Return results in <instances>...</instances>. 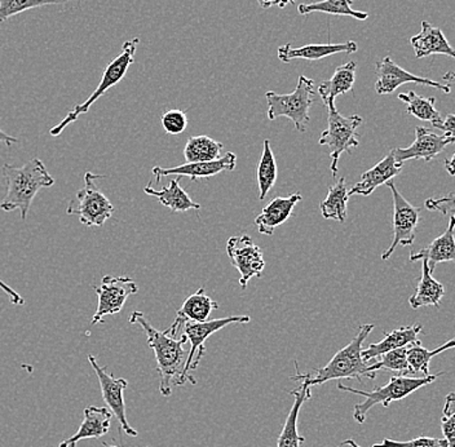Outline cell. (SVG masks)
<instances>
[{
	"instance_id": "obj_4",
	"label": "cell",
	"mask_w": 455,
	"mask_h": 447,
	"mask_svg": "<svg viewBox=\"0 0 455 447\" xmlns=\"http://www.w3.org/2000/svg\"><path fill=\"white\" fill-rule=\"evenodd\" d=\"M445 372H437L435 375H428L423 378H411L406 375H398L392 377L391 380L386 386L375 388L374 391L365 392L358 391L352 387L344 386L343 383H338V389L341 392L354 393V395H363L365 400L355 406L354 418L357 423L363 424L366 420V415L370 410L375 405H382L388 407L394 401L403 400V398L411 395V393L417 392L418 389L436 381L437 379L443 377Z\"/></svg>"
},
{
	"instance_id": "obj_51",
	"label": "cell",
	"mask_w": 455,
	"mask_h": 447,
	"mask_svg": "<svg viewBox=\"0 0 455 447\" xmlns=\"http://www.w3.org/2000/svg\"><path fill=\"white\" fill-rule=\"evenodd\" d=\"M104 447H119V446L104 445ZM145 447H150V446H145Z\"/></svg>"
},
{
	"instance_id": "obj_41",
	"label": "cell",
	"mask_w": 455,
	"mask_h": 447,
	"mask_svg": "<svg viewBox=\"0 0 455 447\" xmlns=\"http://www.w3.org/2000/svg\"><path fill=\"white\" fill-rule=\"evenodd\" d=\"M432 126L443 131V136L455 138V114H448L446 118L441 119V121L436 122Z\"/></svg>"
},
{
	"instance_id": "obj_31",
	"label": "cell",
	"mask_w": 455,
	"mask_h": 447,
	"mask_svg": "<svg viewBox=\"0 0 455 447\" xmlns=\"http://www.w3.org/2000/svg\"><path fill=\"white\" fill-rule=\"evenodd\" d=\"M354 0H323V2L312 3V4H301L298 7V12L303 16L320 12L332 14V16L354 17L360 21L369 19L368 12H361L352 8Z\"/></svg>"
},
{
	"instance_id": "obj_40",
	"label": "cell",
	"mask_w": 455,
	"mask_h": 447,
	"mask_svg": "<svg viewBox=\"0 0 455 447\" xmlns=\"http://www.w3.org/2000/svg\"><path fill=\"white\" fill-rule=\"evenodd\" d=\"M441 428H443V440L448 443V447H455V414L451 417H443Z\"/></svg>"
},
{
	"instance_id": "obj_47",
	"label": "cell",
	"mask_w": 455,
	"mask_h": 447,
	"mask_svg": "<svg viewBox=\"0 0 455 447\" xmlns=\"http://www.w3.org/2000/svg\"><path fill=\"white\" fill-rule=\"evenodd\" d=\"M443 81L451 82V84H455V71H448V73L443 76Z\"/></svg>"
},
{
	"instance_id": "obj_13",
	"label": "cell",
	"mask_w": 455,
	"mask_h": 447,
	"mask_svg": "<svg viewBox=\"0 0 455 447\" xmlns=\"http://www.w3.org/2000/svg\"><path fill=\"white\" fill-rule=\"evenodd\" d=\"M88 361H90L93 371L98 375L102 398H104L108 409L112 411L114 417L121 424L122 431L127 435H131V437H136L139 435L138 431H135L127 420L126 403H124V395L128 387L126 379L114 378L112 374L107 371V367L100 366L92 355H88Z\"/></svg>"
},
{
	"instance_id": "obj_6",
	"label": "cell",
	"mask_w": 455,
	"mask_h": 447,
	"mask_svg": "<svg viewBox=\"0 0 455 447\" xmlns=\"http://www.w3.org/2000/svg\"><path fill=\"white\" fill-rule=\"evenodd\" d=\"M326 105L327 128L321 133L318 144L326 145L329 148L330 158H331L332 176L338 173V164L343 153H352L354 148H357L358 141L357 128L363 124V118L360 116H344L338 112L334 100L323 101Z\"/></svg>"
},
{
	"instance_id": "obj_22",
	"label": "cell",
	"mask_w": 455,
	"mask_h": 447,
	"mask_svg": "<svg viewBox=\"0 0 455 447\" xmlns=\"http://www.w3.org/2000/svg\"><path fill=\"white\" fill-rule=\"evenodd\" d=\"M422 331V324L415 323L412 326L400 327V329L394 330L388 334H384L383 340H380L379 343L370 344L368 348L363 349V361L369 363L370 361L379 358L384 353L419 343L420 340L418 336Z\"/></svg>"
},
{
	"instance_id": "obj_32",
	"label": "cell",
	"mask_w": 455,
	"mask_h": 447,
	"mask_svg": "<svg viewBox=\"0 0 455 447\" xmlns=\"http://www.w3.org/2000/svg\"><path fill=\"white\" fill-rule=\"evenodd\" d=\"M277 164H275V154H273L272 147L268 139L263 142V152H261L260 161H259L258 184H259V199L264 201L268 196L270 189L275 187L277 181Z\"/></svg>"
},
{
	"instance_id": "obj_37",
	"label": "cell",
	"mask_w": 455,
	"mask_h": 447,
	"mask_svg": "<svg viewBox=\"0 0 455 447\" xmlns=\"http://www.w3.org/2000/svg\"><path fill=\"white\" fill-rule=\"evenodd\" d=\"M371 447H448V443L443 438L420 437L414 438L411 441H394L389 438H384L382 443H375Z\"/></svg>"
},
{
	"instance_id": "obj_28",
	"label": "cell",
	"mask_w": 455,
	"mask_h": 447,
	"mask_svg": "<svg viewBox=\"0 0 455 447\" xmlns=\"http://www.w3.org/2000/svg\"><path fill=\"white\" fill-rule=\"evenodd\" d=\"M348 188L346 179L341 178L339 181L329 188L327 196L321 202L320 209L323 219L326 220H337L343 224L348 215Z\"/></svg>"
},
{
	"instance_id": "obj_35",
	"label": "cell",
	"mask_w": 455,
	"mask_h": 447,
	"mask_svg": "<svg viewBox=\"0 0 455 447\" xmlns=\"http://www.w3.org/2000/svg\"><path fill=\"white\" fill-rule=\"evenodd\" d=\"M378 363L369 364V379H375L377 371L386 370V371L398 372V374H412L411 364L408 363V347L391 350L380 355Z\"/></svg>"
},
{
	"instance_id": "obj_27",
	"label": "cell",
	"mask_w": 455,
	"mask_h": 447,
	"mask_svg": "<svg viewBox=\"0 0 455 447\" xmlns=\"http://www.w3.org/2000/svg\"><path fill=\"white\" fill-rule=\"evenodd\" d=\"M218 307L219 304L213 301L206 294V290L202 287L184 301L183 306L176 312L175 321L183 326L185 322H204L209 320L212 310L218 309Z\"/></svg>"
},
{
	"instance_id": "obj_48",
	"label": "cell",
	"mask_w": 455,
	"mask_h": 447,
	"mask_svg": "<svg viewBox=\"0 0 455 447\" xmlns=\"http://www.w3.org/2000/svg\"><path fill=\"white\" fill-rule=\"evenodd\" d=\"M341 446L361 447L360 445H358V443H355L354 440L343 441V443H340L339 447Z\"/></svg>"
},
{
	"instance_id": "obj_42",
	"label": "cell",
	"mask_w": 455,
	"mask_h": 447,
	"mask_svg": "<svg viewBox=\"0 0 455 447\" xmlns=\"http://www.w3.org/2000/svg\"><path fill=\"white\" fill-rule=\"evenodd\" d=\"M0 289L7 294L8 298H10L11 303L13 304L14 307H22L25 304L24 298L19 294V292L14 291L12 287L8 286L5 282L0 280Z\"/></svg>"
},
{
	"instance_id": "obj_36",
	"label": "cell",
	"mask_w": 455,
	"mask_h": 447,
	"mask_svg": "<svg viewBox=\"0 0 455 447\" xmlns=\"http://www.w3.org/2000/svg\"><path fill=\"white\" fill-rule=\"evenodd\" d=\"M69 2L73 0H0V22L43 5L67 4Z\"/></svg>"
},
{
	"instance_id": "obj_10",
	"label": "cell",
	"mask_w": 455,
	"mask_h": 447,
	"mask_svg": "<svg viewBox=\"0 0 455 447\" xmlns=\"http://www.w3.org/2000/svg\"><path fill=\"white\" fill-rule=\"evenodd\" d=\"M394 198V241L382 253V260H388L397 247L411 246L417 237V227L420 220V210L398 192L396 185L387 182Z\"/></svg>"
},
{
	"instance_id": "obj_15",
	"label": "cell",
	"mask_w": 455,
	"mask_h": 447,
	"mask_svg": "<svg viewBox=\"0 0 455 447\" xmlns=\"http://www.w3.org/2000/svg\"><path fill=\"white\" fill-rule=\"evenodd\" d=\"M451 144H455V138L436 135L426 127H415V140L411 147L405 148V149L397 148L392 152H394L398 164H403V162L411 161V159H415V161L423 159L425 162H431Z\"/></svg>"
},
{
	"instance_id": "obj_25",
	"label": "cell",
	"mask_w": 455,
	"mask_h": 447,
	"mask_svg": "<svg viewBox=\"0 0 455 447\" xmlns=\"http://www.w3.org/2000/svg\"><path fill=\"white\" fill-rule=\"evenodd\" d=\"M145 195L155 196L164 207L175 212H187L189 210H199L201 206L192 201L188 193L185 192L180 185V176L179 179H173L167 187L161 190L153 189L152 184L144 188Z\"/></svg>"
},
{
	"instance_id": "obj_5",
	"label": "cell",
	"mask_w": 455,
	"mask_h": 447,
	"mask_svg": "<svg viewBox=\"0 0 455 447\" xmlns=\"http://www.w3.org/2000/svg\"><path fill=\"white\" fill-rule=\"evenodd\" d=\"M268 102V119L275 121L280 116H286L292 121L299 132H306L311 116L309 110L315 104V82L306 76H299L297 88L287 95L269 91L266 93Z\"/></svg>"
},
{
	"instance_id": "obj_12",
	"label": "cell",
	"mask_w": 455,
	"mask_h": 447,
	"mask_svg": "<svg viewBox=\"0 0 455 447\" xmlns=\"http://www.w3.org/2000/svg\"><path fill=\"white\" fill-rule=\"evenodd\" d=\"M227 253L232 266L240 273V286L246 289L250 280L261 277L266 260L258 244L249 235H237L229 238Z\"/></svg>"
},
{
	"instance_id": "obj_49",
	"label": "cell",
	"mask_w": 455,
	"mask_h": 447,
	"mask_svg": "<svg viewBox=\"0 0 455 447\" xmlns=\"http://www.w3.org/2000/svg\"><path fill=\"white\" fill-rule=\"evenodd\" d=\"M59 447H76V443H71L69 441L65 440L62 441L61 443H60Z\"/></svg>"
},
{
	"instance_id": "obj_11",
	"label": "cell",
	"mask_w": 455,
	"mask_h": 447,
	"mask_svg": "<svg viewBox=\"0 0 455 447\" xmlns=\"http://www.w3.org/2000/svg\"><path fill=\"white\" fill-rule=\"evenodd\" d=\"M93 291L98 295L99 303L91 324H99L104 322L105 317L118 315L124 309L127 299L138 294L139 287L135 281L124 275L121 277L105 275L102 277L101 283L93 287Z\"/></svg>"
},
{
	"instance_id": "obj_17",
	"label": "cell",
	"mask_w": 455,
	"mask_h": 447,
	"mask_svg": "<svg viewBox=\"0 0 455 447\" xmlns=\"http://www.w3.org/2000/svg\"><path fill=\"white\" fill-rule=\"evenodd\" d=\"M358 45L354 41L346 43H321V44H307L303 47L294 48L290 43L278 48V59L283 62H291L292 60L301 59L308 61L326 59V57L337 55V53L357 52Z\"/></svg>"
},
{
	"instance_id": "obj_30",
	"label": "cell",
	"mask_w": 455,
	"mask_h": 447,
	"mask_svg": "<svg viewBox=\"0 0 455 447\" xmlns=\"http://www.w3.org/2000/svg\"><path fill=\"white\" fill-rule=\"evenodd\" d=\"M224 145L209 136H195L187 141L184 156L187 164L216 161L220 158Z\"/></svg>"
},
{
	"instance_id": "obj_29",
	"label": "cell",
	"mask_w": 455,
	"mask_h": 447,
	"mask_svg": "<svg viewBox=\"0 0 455 447\" xmlns=\"http://www.w3.org/2000/svg\"><path fill=\"white\" fill-rule=\"evenodd\" d=\"M355 68H357V64L355 61L340 65L335 69L334 76L330 81L323 82L318 85V93L323 101H326V100H334L335 101L337 96L351 92L355 82Z\"/></svg>"
},
{
	"instance_id": "obj_20",
	"label": "cell",
	"mask_w": 455,
	"mask_h": 447,
	"mask_svg": "<svg viewBox=\"0 0 455 447\" xmlns=\"http://www.w3.org/2000/svg\"><path fill=\"white\" fill-rule=\"evenodd\" d=\"M303 199L300 193H292L289 196H277L273 199L268 206L264 207L258 218L255 219V225L259 233L266 235H272L280 225L286 223L292 215L295 206Z\"/></svg>"
},
{
	"instance_id": "obj_52",
	"label": "cell",
	"mask_w": 455,
	"mask_h": 447,
	"mask_svg": "<svg viewBox=\"0 0 455 447\" xmlns=\"http://www.w3.org/2000/svg\"><path fill=\"white\" fill-rule=\"evenodd\" d=\"M454 340H455V338H454Z\"/></svg>"
},
{
	"instance_id": "obj_50",
	"label": "cell",
	"mask_w": 455,
	"mask_h": 447,
	"mask_svg": "<svg viewBox=\"0 0 455 447\" xmlns=\"http://www.w3.org/2000/svg\"><path fill=\"white\" fill-rule=\"evenodd\" d=\"M295 0H283V3H281L280 8L286 7L287 4H294Z\"/></svg>"
},
{
	"instance_id": "obj_2",
	"label": "cell",
	"mask_w": 455,
	"mask_h": 447,
	"mask_svg": "<svg viewBox=\"0 0 455 447\" xmlns=\"http://www.w3.org/2000/svg\"><path fill=\"white\" fill-rule=\"evenodd\" d=\"M2 172L7 182V193L0 204V210L4 212L19 210L22 220H27L31 204L39 190L55 185V179L38 158L31 159L21 167L3 164Z\"/></svg>"
},
{
	"instance_id": "obj_14",
	"label": "cell",
	"mask_w": 455,
	"mask_h": 447,
	"mask_svg": "<svg viewBox=\"0 0 455 447\" xmlns=\"http://www.w3.org/2000/svg\"><path fill=\"white\" fill-rule=\"evenodd\" d=\"M406 84L428 85V87L443 91V93L451 92V84H443L441 82L432 81L429 78L414 76V74L409 73V71L398 67L396 62L389 56L383 57L380 61L377 62L375 91H377L378 95L394 93L398 87Z\"/></svg>"
},
{
	"instance_id": "obj_26",
	"label": "cell",
	"mask_w": 455,
	"mask_h": 447,
	"mask_svg": "<svg viewBox=\"0 0 455 447\" xmlns=\"http://www.w3.org/2000/svg\"><path fill=\"white\" fill-rule=\"evenodd\" d=\"M443 295H445V289L440 282L432 277L428 261L423 259L422 275H420V280L418 282L417 290L409 299V304H411L412 309H419L422 307H440V301Z\"/></svg>"
},
{
	"instance_id": "obj_39",
	"label": "cell",
	"mask_w": 455,
	"mask_h": 447,
	"mask_svg": "<svg viewBox=\"0 0 455 447\" xmlns=\"http://www.w3.org/2000/svg\"><path fill=\"white\" fill-rule=\"evenodd\" d=\"M425 206L427 210L437 211V212H441L443 215H453L455 213V193L440 196V198L427 199Z\"/></svg>"
},
{
	"instance_id": "obj_34",
	"label": "cell",
	"mask_w": 455,
	"mask_h": 447,
	"mask_svg": "<svg viewBox=\"0 0 455 447\" xmlns=\"http://www.w3.org/2000/svg\"><path fill=\"white\" fill-rule=\"evenodd\" d=\"M455 348V340L446 341L441 347H437L436 349H427L422 346V343L411 344L408 347V363L411 364L412 374L415 372H423L425 377L429 375V363L434 357L437 355L446 352V350Z\"/></svg>"
},
{
	"instance_id": "obj_45",
	"label": "cell",
	"mask_w": 455,
	"mask_h": 447,
	"mask_svg": "<svg viewBox=\"0 0 455 447\" xmlns=\"http://www.w3.org/2000/svg\"><path fill=\"white\" fill-rule=\"evenodd\" d=\"M263 10H268L272 7H280L283 0H256Z\"/></svg>"
},
{
	"instance_id": "obj_21",
	"label": "cell",
	"mask_w": 455,
	"mask_h": 447,
	"mask_svg": "<svg viewBox=\"0 0 455 447\" xmlns=\"http://www.w3.org/2000/svg\"><path fill=\"white\" fill-rule=\"evenodd\" d=\"M422 28L417 36H411V44L417 59L432 55H443L455 59V50L449 44L445 34L440 28L432 27L428 21H422Z\"/></svg>"
},
{
	"instance_id": "obj_33",
	"label": "cell",
	"mask_w": 455,
	"mask_h": 447,
	"mask_svg": "<svg viewBox=\"0 0 455 447\" xmlns=\"http://www.w3.org/2000/svg\"><path fill=\"white\" fill-rule=\"evenodd\" d=\"M398 100L408 105L406 112L409 116H415L420 121L431 122L434 124L443 119L436 108H435V102H436L435 98L426 99L423 96L417 95L414 91H411V92L400 93Z\"/></svg>"
},
{
	"instance_id": "obj_43",
	"label": "cell",
	"mask_w": 455,
	"mask_h": 447,
	"mask_svg": "<svg viewBox=\"0 0 455 447\" xmlns=\"http://www.w3.org/2000/svg\"><path fill=\"white\" fill-rule=\"evenodd\" d=\"M443 417H451L455 414V393L451 392L446 395L445 403H443Z\"/></svg>"
},
{
	"instance_id": "obj_18",
	"label": "cell",
	"mask_w": 455,
	"mask_h": 447,
	"mask_svg": "<svg viewBox=\"0 0 455 447\" xmlns=\"http://www.w3.org/2000/svg\"><path fill=\"white\" fill-rule=\"evenodd\" d=\"M401 171H403V164H398L394 152L391 150V153L384 156L379 164H375L374 167L363 173L361 180L348 190V195L349 196H371L380 185L387 184V182L392 181V179L400 175Z\"/></svg>"
},
{
	"instance_id": "obj_23",
	"label": "cell",
	"mask_w": 455,
	"mask_h": 447,
	"mask_svg": "<svg viewBox=\"0 0 455 447\" xmlns=\"http://www.w3.org/2000/svg\"><path fill=\"white\" fill-rule=\"evenodd\" d=\"M311 389L307 384L301 383L297 389L290 392V395H294L295 401L284 420L283 432L277 440V447H300L306 443V438L299 435L298 419L303 403L312 398Z\"/></svg>"
},
{
	"instance_id": "obj_46",
	"label": "cell",
	"mask_w": 455,
	"mask_h": 447,
	"mask_svg": "<svg viewBox=\"0 0 455 447\" xmlns=\"http://www.w3.org/2000/svg\"><path fill=\"white\" fill-rule=\"evenodd\" d=\"M443 167H445L446 172H448L449 175L455 176V153L451 158L445 159Z\"/></svg>"
},
{
	"instance_id": "obj_9",
	"label": "cell",
	"mask_w": 455,
	"mask_h": 447,
	"mask_svg": "<svg viewBox=\"0 0 455 447\" xmlns=\"http://www.w3.org/2000/svg\"><path fill=\"white\" fill-rule=\"evenodd\" d=\"M251 317L249 315H230V317L218 318V320L204 322H185L184 334L190 341V350L188 352L187 361H185L183 374H181V387L190 381L192 384L197 383L196 379L189 375L190 370H197L199 361L206 355V343L210 336L215 332L220 331L224 327L229 324L249 323Z\"/></svg>"
},
{
	"instance_id": "obj_8",
	"label": "cell",
	"mask_w": 455,
	"mask_h": 447,
	"mask_svg": "<svg viewBox=\"0 0 455 447\" xmlns=\"http://www.w3.org/2000/svg\"><path fill=\"white\" fill-rule=\"evenodd\" d=\"M102 175L85 172L84 187L76 192V199H71L68 206V215L78 216L85 227H102L114 213L112 202L100 190L98 180Z\"/></svg>"
},
{
	"instance_id": "obj_24",
	"label": "cell",
	"mask_w": 455,
	"mask_h": 447,
	"mask_svg": "<svg viewBox=\"0 0 455 447\" xmlns=\"http://www.w3.org/2000/svg\"><path fill=\"white\" fill-rule=\"evenodd\" d=\"M112 411L107 407L88 406L84 409V418L76 434L68 438L71 443H78L79 441L87 438L104 437L108 435L112 424Z\"/></svg>"
},
{
	"instance_id": "obj_38",
	"label": "cell",
	"mask_w": 455,
	"mask_h": 447,
	"mask_svg": "<svg viewBox=\"0 0 455 447\" xmlns=\"http://www.w3.org/2000/svg\"><path fill=\"white\" fill-rule=\"evenodd\" d=\"M162 126L169 135H180L188 127V116L184 110H167L162 116Z\"/></svg>"
},
{
	"instance_id": "obj_7",
	"label": "cell",
	"mask_w": 455,
	"mask_h": 447,
	"mask_svg": "<svg viewBox=\"0 0 455 447\" xmlns=\"http://www.w3.org/2000/svg\"><path fill=\"white\" fill-rule=\"evenodd\" d=\"M139 43H140V39L133 38L131 41H127L124 43V47H122L121 55L116 57L109 65H108L107 69H105L104 74H102L101 81L96 90L93 91L92 95L90 96L84 104L76 105L73 110L61 122H60L57 126L51 128L50 133L51 136H59L61 135L62 131L65 130L69 124H74L82 114H85L90 112L91 107L95 104L96 101L101 96H104V93H107L110 88L114 87L124 78V76L127 74L128 68L133 64L135 61V53L136 50H138Z\"/></svg>"
},
{
	"instance_id": "obj_44",
	"label": "cell",
	"mask_w": 455,
	"mask_h": 447,
	"mask_svg": "<svg viewBox=\"0 0 455 447\" xmlns=\"http://www.w3.org/2000/svg\"><path fill=\"white\" fill-rule=\"evenodd\" d=\"M17 142H19V140H17L16 138L8 135V133H5L4 131L0 128V144H5L8 145V147H11V145L17 144Z\"/></svg>"
},
{
	"instance_id": "obj_19",
	"label": "cell",
	"mask_w": 455,
	"mask_h": 447,
	"mask_svg": "<svg viewBox=\"0 0 455 447\" xmlns=\"http://www.w3.org/2000/svg\"><path fill=\"white\" fill-rule=\"evenodd\" d=\"M455 213L451 215L445 232L435 239L426 249L411 253V261H420L426 259L429 269L434 273L435 267L440 263L455 264Z\"/></svg>"
},
{
	"instance_id": "obj_3",
	"label": "cell",
	"mask_w": 455,
	"mask_h": 447,
	"mask_svg": "<svg viewBox=\"0 0 455 447\" xmlns=\"http://www.w3.org/2000/svg\"><path fill=\"white\" fill-rule=\"evenodd\" d=\"M374 327L372 323L363 324L354 340L348 346L338 350L330 363L321 369L301 374L299 371L298 363H295L297 375L291 377L292 380L301 381L309 388L335 380V379H357L360 383H363V378H369V363H366L363 358V341L374 330Z\"/></svg>"
},
{
	"instance_id": "obj_16",
	"label": "cell",
	"mask_w": 455,
	"mask_h": 447,
	"mask_svg": "<svg viewBox=\"0 0 455 447\" xmlns=\"http://www.w3.org/2000/svg\"><path fill=\"white\" fill-rule=\"evenodd\" d=\"M237 164V156L235 153H227L216 161L197 162V164H185L172 168L155 167L152 170L156 181H161L164 176L178 175L187 176L192 181L198 179H209L219 175L224 171H233Z\"/></svg>"
},
{
	"instance_id": "obj_1",
	"label": "cell",
	"mask_w": 455,
	"mask_h": 447,
	"mask_svg": "<svg viewBox=\"0 0 455 447\" xmlns=\"http://www.w3.org/2000/svg\"><path fill=\"white\" fill-rule=\"evenodd\" d=\"M130 323L139 324L147 335L148 346L155 352L156 371L161 378L159 392L164 397H170L173 386L181 387V374L187 361L188 352H185L184 346L188 338L185 335L178 338L183 324L175 321L169 329L158 331L141 312H133L130 315Z\"/></svg>"
}]
</instances>
